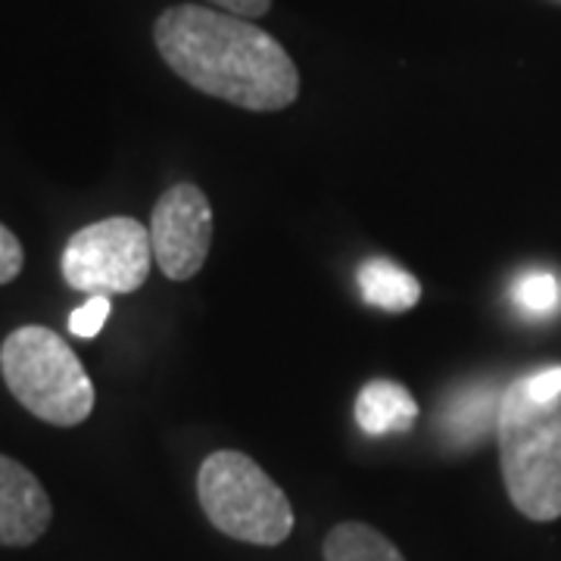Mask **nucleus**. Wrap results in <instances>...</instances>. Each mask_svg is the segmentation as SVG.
I'll return each instance as SVG.
<instances>
[{"label": "nucleus", "mask_w": 561, "mask_h": 561, "mask_svg": "<svg viewBox=\"0 0 561 561\" xmlns=\"http://www.w3.org/2000/svg\"><path fill=\"white\" fill-rule=\"evenodd\" d=\"M150 243L165 278L187 280L201 272L213 243V206L197 184H175L157 201Z\"/></svg>", "instance_id": "nucleus-6"}, {"label": "nucleus", "mask_w": 561, "mask_h": 561, "mask_svg": "<svg viewBox=\"0 0 561 561\" xmlns=\"http://www.w3.org/2000/svg\"><path fill=\"white\" fill-rule=\"evenodd\" d=\"M209 3H216V7H221L225 13L241 16V20H256V16H265V13H268V7H272V0H209Z\"/></svg>", "instance_id": "nucleus-16"}, {"label": "nucleus", "mask_w": 561, "mask_h": 561, "mask_svg": "<svg viewBox=\"0 0 561 561\" xmlns=\"http://www.w3.org/2000/svg\"><path fill=\"white\" fill-rule=\"evenodd\" d=\"M106 319H110V297H91L69 316V331L81 341H91V337L101 334Z\"/></svg>", "instance_id": "nucleus-13"}, {"label": "nucleus", "mask_w": 561, "mask_h": 561, "mask_svg": "<svg viewBox=\"0 0 561 561\" xmlns=\"http://www.w3.org/2000/svg\"><path fill=\"white\" fill-rule=\"evenodd\" d=\"M502 393L493 383H471L453 393L440 409V431L453 446H474L500 424Z\"/></svg>", "instance_id": "nucleus-8"}, {"label": "nucleus", "mask_w": 561, "mask_h": 561, "mask_svg": "<svg viewBox=\"0 0 561 561\" xmlns=\"http://www.w3.org/2000/svg\"><path fill=\"white\" fill-rule=\"evenodd\" d=\"M324 561H405L393 542L375 530L371 524L343 522L337 524L321 549Z\"/></svg>", "instance_id": "nucleus-11"}, {"label": "nucleus", "mask_w": 561, "mask_h": 561, "mask_svg": "<svg viewBox=\"0 0 561 561\" xmlns=\"http://www.w3.org/2000/svg\"><path fill=\"white\" fill-rule=\"evenodd\" d=\"M54 522V505L44 483L0 453V546L20 549L38 542Z\"/></svg>", "instance_id": "nucleus-7"}, {"label": "nucleus", "mask_w": 561, "mask_h": 561, "mask_svg": "<svg viewBox=\"0 0 561 561\" xmlns=\"http://www.w3.org/2000/svg\"><path fill=\"white\" fill-rule=\"evenodd\" d=\"M22 262H25V253H22L20 238L0 225V284H10L22 272Z\"/></svg>", "instance_id": "nucleus-14"}, {"label": "nucleus", "mask_w": 561, "mask_h": 561, "mask_svg": "<svg viewBox=\"0 0 561 561\" xmlns=\"http://www.w3.org/2000/svg\"><path fill=\"white\" fill-rule=\"evenodd\" d=\"M356 280L365 302L378 306L383 312H405L421 300L419 278L390 260L362 262Z\"/></svg>", "instance_id": "nucleus-10"}, {"label": "nucleus", "mask_w": 561, "mask_h": 561, "mask_svg": "<svg viewBox=\"0 0 561 561\" xmlns=\"http://www.w3.org/2000/svg\"><path fill=\"white\" fill-rule=\"evenodd\" d=\"M153 41L165 66L209 98L253 113H275L300 94L294 60L256 22L179 3L162 10Z\"/></svg>", "instance_id": "nucleus-1"}, {"label": "nucleus", "mask_w": 561, "mask_h": 561, "mask_svg": "<svg viewBox=\"0 0 561 561\" xmlns=\"http://www.w3.org/2000/svg\"><path fill=\"white\" fill-rule=\"evenodd\" d=\"M197 500L216 530L250 546H278L294 530V508L250 456L219 449L197 471Z\"/></svg>", "instance_id": "nucleus-4"}, {"label": "nucleus", "mask_w": 561, "mask_h": 561, "mask_svg": "<svg viewBox=\"0 0 561 561\" xmlns=\"http://www.w3.org/2000/svg\"><path fill=\"white\" fill-rule=\"evenodd\" d=\"M512 302L530 319H546L561 306V280L552 272H524L512 284Z\"/></svg>", "instance_id": "nucleus-12"}, {"label": "nucleus", "mask_w": 561, "mask_h": 561, "mask_svg": "<svg viewBox=\"0 0 561 561\" xmlns=\"http://www.w3.org/2000/svg\"><path fill=\"white\" fill-rule=\"evenodd\" d=\"M150 228L131 216H113L84 225L62 250V278L88 297L131 294L150 275Z\"/></svg>", "instance_id": "nucleus-5"}, {"label": "nucleus", "mask_w": 561, "mask_h": 561, "mask_svg": "<svg viewBox=\"0 0 561 561\" xmlns=\"http://www.w3.org/2000/svg\"><path fill=\"white\" fill-rule=\"evenodd\" d=\"M527 393L537 402H552L561 400V365L559 368H542L537 375H527L522 378Z\"/></svg>", "instance_id": "nucleus-15"}, {"label": "nucleus", "mask_w": 561, "mask_h": 561, "mask_svg": "<svg viewBox=\"0 0 561 561\" xmlns=\"http://www.w3.org/2000/svg\"><path fill=\"white\" fill-rule=\"evenodd\" d=\"M419 419V402L415 397L393 381H371L362 387L356 400V421L365 434L381 437V434H400L409 431Z\"/></svg>", "instance_id": "nucleus-9"}, {"label": "nucleus", "mask_w": 561, "mask_h": 561, "mask_svg": "<svg viewBox=\"0 0 561 561\" xmlns=\"http://www.w3.org/2000/svg\"><path fill=\"white\" fill-rule=\"evenodd\" d=\"M0 375L35 419L76 427L94 412V383L76 350L44 324H22L0 346Z\"/></svg>", "instance_id": "nucleus-3"}, {"label": "nucleus", "mask_w": 561, "mask_h": 561, "mask_svg": "<svg viewBox=\"0 0 561 561\" xmlns=\"http://www.w3.org/2000/svg\"><path fill=\"white\" fill-rule=\"evenodd\" d=\"M500 465L508 500L530 522L561 518V400L537 402L524 381L502 390Z\"/></svg>", "instance_id": "nucleus-2"}]
</instances>
